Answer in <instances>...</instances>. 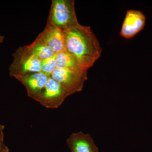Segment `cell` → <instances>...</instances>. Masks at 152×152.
<instances>
[{
	"instance_id": "6da1fadb",
	"label": "cell",
	"mask_w": 152,
	"mask_h": 152,
	"mask_svg": "<svg viewBox=\"0 0 152 152\" xmlns=\"http://www.w3.org/2000/svg\"><path fill=\"white\" fill-rule=\"evenodd\" d=\"M65 49L75 57L85 70L94 66L102 49L89 26L78 24L64 31Z\"/></svg>"
},
{
	"instance_id": "7a4b0ae2",
	"label": "cell",
	"mask_w": 152,
	"mask_h": 152,
	"mask_svg": "<svg viewBox=\"0 0 152 152\" xmlns=\"http://www.w3.org/2000/svg\"><path fill=\"white\" fill-rule=\"evenodd\" d=\"M74 0H53L48 21L63 31L79 23Z\"/></svg>"
},
{
	"instance_id": "3957f363",
	"label": "cell",
	"mask_w": 152,
	"mask_h": 152,
	"mask_svg": "<svg viewBox=\"0 0 152 152\" xmlns=\"http://www.w3.org/2000/svg\"><path fill=\"white\" fill-rule=\"evenodd\" d=\"M12 56L13 60L9 68L11 77L17 79L27 74L41 72L42 61L31 53L25 46L19 47Z\"/></svg>"
},
{
	"instance_id": "277c9868",
	"label": "cell",
	"mask_w": 152,
	"mask_h": 152,
	"mask_svg": "<svg viewBox=\"0 0 152 152\" xmlns=\"http://www.w3.org/2000/svg\"><path fill=\"white\" fill-rule=\"evenodd\" d=\"M50 77L58 82L71 95L81 91L88 80V72L56 68Z\"/></svg>"
},
{
	"instance_id": "5b68a950",
	"label": "cell",
	"mask_w": 152,
	"mask_h": 152,
	"mask_svg": "<svg viewBox=\"0 0 152 152\" xmlns=\"http://www.w3.org/2000/svg\"><path fill=\"white\" fill-rule=\"evenodd\" d=\"M69 96L58 82L50 77L39 102L47 108L56 109Z\"/></svg>"
},
{
	"instance_id": "8992f818",
	"label": "cell",
	"mask_w": 152,
	"mask_h": 152,
	"mask_svg": "<svg viewBox=\"0 0 152 152\" xmlns=\"http://www.w3.org/2000/svg\"><path fill=\"white\" fill-rule=\"evenodd\" d=\"M49 77L41 72L27 74L19 77L17 80L24 86L28 96L39 102Z\"/></svg>"
},
{
	"instance_id": "52a82bcc",
	"label": "cell",
	"mask_w": 152,
	"mask_h": 152,
	"mask_svg": "<svg viewBox=\"0 0 152 152\" xmlns=\"http://www.w3.org/2000/svg\"><path fill=\"white\" fill-rule=\"evenodd\" d=\"M37 38L51 49L56 54L65 50L64 31L48 21L45 28Z\"/></svg>"
},
{
	"instance_id": "ba28073f",
	"label": "cell",
	"mask_w": 152,
	"mask_h": 152,
	"mask_svg": "<svg viewBox=\"0 0 152 152\" xmlns=\"http://www.w3.org/2000/svg\"><path fill=\"white\" fill-rule=\"evenodd\" d=\"M145 21V16L140 11L128 10L120 34L126 39L133 38L143 29Z\"/></svg>"
},
{
	"instance_id": "9c48e42d",
	"label": "cell",
	"mask_w": 152,
	"mask_h": 152,
	"mask_svg": "<svg viewBox=\"0 0 152 152\" xmlns=\"http://www.w3.org/2000/svg\"><path fill=\"white\" fill-rule=\"evenodd\" d=\"M66 144L71 152H99L91 135L82 132L72 133L67 139Z\"/></svg>"
},
{
	"instance_id": "30bf717a",
	"label": "cell",
	"mask_w": 152,
	"mask_h": 152,
	"mask_svg": "<svg viewBox=\"0 0 152 152\" xmlns=\"http://www.w3.org/2000/svg\"><path fill=\"white\" fill-rule=\"evenodd\" d=\"M56 68L70 70L88 72L80 65L75 57L66 49L56 55Z\"/></svg>"
},
{
	"instance_id": "8fae6325",
	"label": "cell",
	"mask_w": 152,
	"mask_h": 152,
	"mask_svg": "<svg viewBox=\"0 0 152 152\" xmlns=\"http://www.w3.org/2000/svg\"><path fill=\"white\" fill-rule=\"evenodd\" d=\"M26 48L34 56L41 61L52 58L56 55L53 51L37 38Z\"/></svg>"
},
{
	"instance_id": "7c38bea8",
	"label": "cell",
	"mask_w": 152,
	"mask_h": 152,
	"mask_svg": "<svg viewBox=\"0 0 152 152\" xmlns=\"http://www.w3.org/2000/svg\"><path fill=\"white\" fill-rule=\"evenodd\" d=\"M56 68V55L42 61L41 72L49 77H50Z\"/></svg>"
},
{
	"instance_id": "4fadbf2b",
	"label": "cell",
	"mask_w": 152,
	"mask_h": 152,
	"mask_svg": "<svg viewBox=\"0 0 152 152\" xmlns=\"http://www.w3.org/2000/svg\"><path fill=\"white\" fill-rule=\"evenodd\" d=\"M5 126L4 125H0V151L5 146L4 144V131Z\"/></svg>"
},
{
	"instance_id": "5bb4252c",
	"label": "cell",
	"mask_w": 152,
	"mask_h": 152,
	"mask_svg": "<svg viewBox=\"0 0 152 152\" xmlns=\"http://www.w3.org/2000/svg\"><path fill=\"white\" fill-rule=\"evenodd\" d=\"M0 152H10L8 148H7L6 145L0 151Z\"/></svg>"
},
{
	"instance_id": "9a60e30c",
	"label": "cell",
	"mask_w": 152,
	"mask_h": 152,
	"mask_svg": "<svg viewBox=\"0 0 152 152\" xmlns=\"http://www.w3.org/2000/svg\"><path fill=\"white\" fill-rule=\"evenodd\" d=\"M5 37L4 36L0 34V44L2 43L4 40Z\"/></svg>"
}]
</instances>
